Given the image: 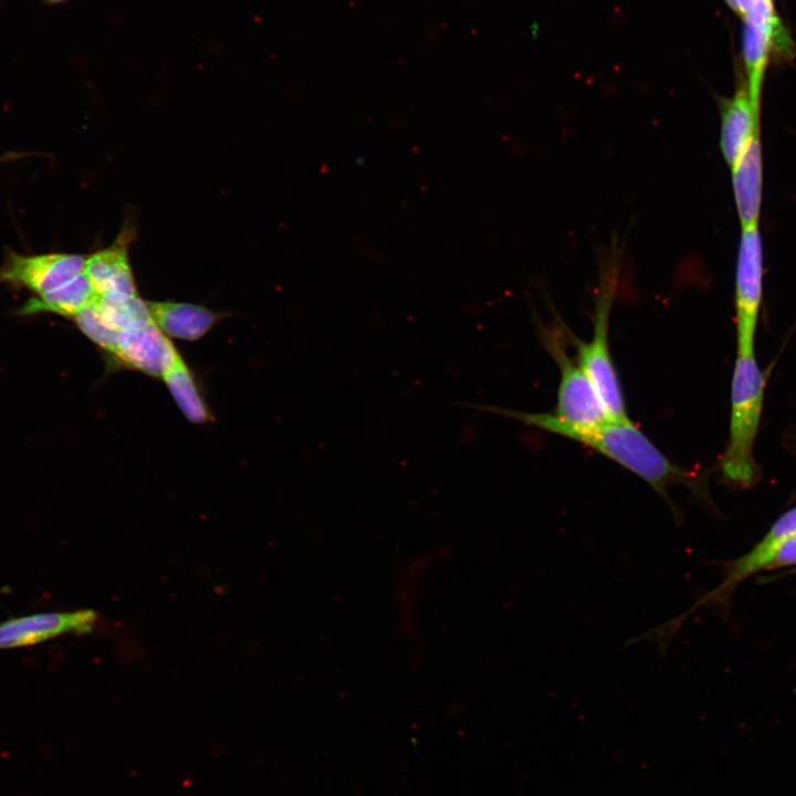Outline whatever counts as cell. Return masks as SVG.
Wrapping results in <instances>:
<instances>
[{"label":"cell","instance_id":"6da1fadb","mask_svg":"<svg viewBox=\"0 0 796 796\" xmlns=\"http://www.w3.org/2000/svg\"><path fill=\"white\" fill-rule=\"evenodd\" d=\"M461 406L504 416L591 448L646 481L666 500L678 525L682 517L669 496V486L683 484L701 494L702 486L696 476L671 462L629 418L607 419L599 425L584 427L567 423L554 413L527 412L480 404L461 402Z\"/></svg>","mask_w":796,"mask_h":796},{"label":"cell","instance_id":"7a4b0ae2","mask_svg":"<svg viewBox=\"0 0 796 796\" xmlns=\"http://www.w3.org/2000/svg\"><path fill=\"white\" fill-rule=\"evenodd\" d=\"M765 392V376L755 353H736L731 381L729 442L721 459L723 476L747 486L757 474L754 444L760 428Z\"/></svg>","mask_w":796,"mask_h":796},{"label":"cell","instance_id":"3957f363","mask_svg":"<svg viewBox=\"0 0 796 796\" xmlns=\"http://www.w3.org/2000/svg\"><path fill=\"white\" fill-rule=\"evenodd\" d=\"M617 282V265L603 271L594 332L589 342L578 345L577 364L594 385L609 419L628 418L619 378L609 349V313Z\"/></svg>","mask_w":796,"mask_h":796},{"label":"cell","instance_id":"277c9868","mask_svg":"<svg viewBox=\"0 0 796 796\" xmlns=\"http://www.w3.org/2000/svg\"><path fill=\"white\" fill-rule=\"evenodd\" d=\"M794 533H796V505L783 513L747 553L725 565L723 579L714 589L702 595L684 614L654 628L652 630L654 638L668 646L672 636L696 608L726 607L735 588L750 576L766 570L781 543Z\"/></svg>","mask_w":796,"mask_h":796},{"label":"cell","instance_id":"5b68a950","mask_svg":"<svg viewBox=\"0 0 796 796\" xmlns=\"http://www.w3.org/2000/svg\"><path fill=\"white\" fill-rule=\"evenodd\" d=\"M763 296V250L758 227L742 230L735 274L736 353H754Z\"/></svg>","mask_w":796,"mask_h":796},{"label":"cell","instance_id":"8992f818","mask_svg":"<svg viewBox=\"0 0 796 796\" xmlns=\"http://www.w3.org/2000/svg\"><path fill=\"white\" fill-rule=\"evenodd\" d=\"M86 256L72 253L21 255L9 252L0 266V282L38 295L53 291L84 272Z\"/></svg>","mask_w":796,"mask_h":796},{"label":"cell","instance_id":"52a82bcc","mask_svg":"<svg viewBox=\"0 0 796 796\" xmlns=\"http://www.w3.org/2000/svg\"><path fill=\"white\" fill-rule=\"evenodd\" d=\"M551 347L561 369L554 415L567 423L584 427L609 419L594 385L579 365L565 354L558 343L551 342Z\"/></svg>","mask_w":796,"mask_h":796},{"label":"cell","instance_id":"ba28073f","mask_svg":"<svg viewBox=\"0 0 796 796\" xmlns=\"http://www.w3.org/2000/svg\"><path fill=\"white\" fill-rule=\"evenodd\" d=\"M97 621L92 609L51 611L11 618L0 622V649L21 648L67 635L91 632Z\"/></svg>","mask_w":796,"mask_h":796},{"label":"cell","instance_id":"9c48e42d","mask_svg":"<svg viewBox=\"0 0 796 796\" xmlns=\"http://www.w3.org/2000/svg\"><path fill=\"white\" fill-rule=\"evenodd\" d=\"M179 353L154 321L119 332L118 363L153 377H160L172 367Z\"/></svg>","mask_w":796,"mask_h":796},{"label":"cell","instance_id":"30bf717a","mask_svg":"<svg viewBox=\"0 0 796 796\" xmlns=\"http://www.w3.org/2000/svg\"><path fill=\"white\" fill-rule=\"evenodd\" d=\"M761 113L753 107L745 78L732 97L721 103L720 148L730 169L741 159L754 134L761 129Z\"/></svg>","mask_w":796,"mask_h":796},{"label":"cell","instance_id":"8fae6325","mask_svg":"<svg viewBox=\"0 0 796 796\" xmlns=\"http://www.w3.org/2000/svg\"><path fill=\"white\" fill-rule=\"evenodd\" d=\"M132 231L124 229L112 245L86 256L84 273L96 296L111 293L138 294L128 260Z\"/></svg>","mask_w":796,"mask_h":796},{"label":"cell","instance_id":"7c38bea8","mask_svg":"<svg viewBox=\"0 0 796 796\" xmlns=\"http://www.w3.org/2000/svg\"><path fill=\"white\" fill-rule=\"evenodd\" d=\"M734 199L742 230L758 227L762 202V146L760 129L731 169Z\"/></svg>","mask_w":796,"mask_h":796},{"label":"cell","instance_id":"4fadbf2b","mask_svg":"<svg viewBox=\"0 0 796 796\" xmlns=\"http://www.w3.org/2000/svg\"><path fill=\"white\" fill-rule=\"evenodd\" d=\"M155 324L166 334L184 341L206 335L220 314L197 304L180 302H146Z\"/></svg>","mask_w":796,"mask_h":796},{"label":"cell","instance_id":"5bb4252c","mask_svg":"<svg viewBox=\"0 0 796 796\" xmlns=\"http://www.w3.org/2000/svg\"><path fill=\"white\" fill-rule=\"evenodd\" d=\"M741 19L742 29L769 39L778 57L794 56L795 43L778 13L776 0H724Z\"/></svg>","mask_w":796,"mask_h":796},{"label":"cell","instance_id":"9a60e30c","mask_svg":"<svg viewBox=\"0 0 796 796\" xmlns=\"http://www.w3.org/2000/svg\"><path fill=\"white\" fill-rule=\"evenodd\" d=\"M96 298L95 291L83 272L75 279L48 293L30 298L21 307L20 314L30 315L43 312L74 317Z\"/></svg>","mask_w":796,"mask_h":796},{"label":"cell","instance_id":"2e32d148","mask_svg":"<svg viewBox=\"0 0 796 796\" xmlns=\"http://www.w3.org/2000/svg\"><path fill=\"white\" fill-rule=\"evenodd\" d=\"M163 379L188 420L195 423H206L212 420V415L197 386L195 376L181 356L177 358Z\"/></svg>","mask_w":796,"mask_h":796},{"label":"cell","instance_id":"e0dca14e","mask_svg":"<svg viewBox=\"0 0 796 796\" xmlns=\"http://www.w3.org/2000/svg\"><path fill=\"white\" fill-rule=\"evenodd\" d=\"M95 303L104 317L119 332L153 321L147 303L138 294H105L96 296Z\"/></svg>","mask_w":796,"mask_h":796},{"label":"cell","instance_id":"ac0fdd59","mask_svg":"<svg viewBox=\"0 0 796 796\" xmlns=\"http://www.w3.org/2000/svg\"><path fill=\"white\" fill-rule=\"evenodd\" d=\"M73 320L84 335L113 358L115 357L119 331L104 317L95 301L77 313Z\"/></svg>","mask_w":796,"mask_h":796},{"label":"cell","instance_id":"d6986e66","mask_svg":"<svg viewBox=\"0 0 796 796\" xmlns=\"http://www.w3.org/2000/svg\"><path fill=\"white\" fill-rule=\"evenodd\" d=\"M781 567H796V533L781 543L766 570Z\"/></svg>","mask_w":796,"mask_h":796},{"label":"cell","instance_id":"ffe728a7","mask_svg":"<svg viewBox=\"0 0 796 796\" xmlns=\"http://www.w3.org/2000/svg\"><path fill=\"white\" fill-rule=\"evenodd\" d=\"M40 1L44 2L45 4L56 6V4L67 2L70 0H40Z\"/></svg>","mask_w":796,"mask_h":796},{"label":"cell","instance_id":"44dd1931","mask_svg":"<svg viewBox=\"0 0 796 796\" xmlns=\"http://www.w3.org/2000/svg\"><path fill=\"white\" fill-rule=\"evenodd\" d=\"M789 574L796 573V567L792 568V570L788 572Z\"/></svg>","mask_w":796,"mask_h":796}]
</instances>
